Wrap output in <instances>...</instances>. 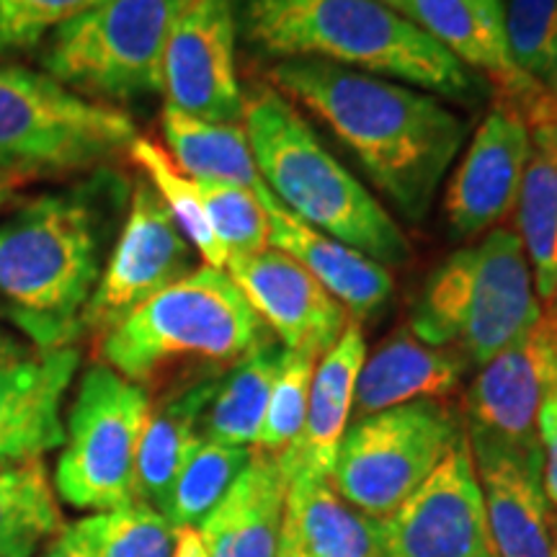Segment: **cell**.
Wrapping results in <instances>:
<instances>
[{"instance_id": "obj_1", "label": "cell", "mask_w": 557, "mask_h": 557, "mask_svg": "<svg viewBox=\"0 0 557 557\" xmlns=\"http://www.w3.org/2000/svg\"><path fill=\"white\" fill-rule=\"evenodd\" d=\"M269 75L284 99L329 127L403 218L426 220L468 122L434 94L331 62L278 60Z\"/></svg>"}, {"instance_id": "obj_2", "label": "cell", "mask_w": 557, "mask_h": 557, "mask_svg": "<svg viewBox=\"0 0 557 557\" xmlns=\"http://www.w3.org/2000/svg\"><path fill=\"white\" fill-rule=\"evenodd\" d=\"M238 29L267 58L320 60L478 103L491 86L380 0H243Z\"/></svg>"}, {"instance_id": "obj_3", "label": "cell", "mask_w": 557, "mask_h": 557, "mask_svg": "<svg viewBox=\"0 0 557 557\" xmlns=\"http://www.w3.org/2000/svg\"><path fill=\"white\" fill-rule=\"evenodd\" d=\"M90 189L47 194L0 222V312L39 351L70 346L101 276L103 214Z\"/></svg>"}, {"instance_id": "obj_4", "label": "cell", "mask_w": 557, "mask_h": 557, "mask_svg": "<svg viewBox=\"0 0 557 557\" xmlns=\"http://www.w3.org/2000/svg\"><path fill=\"white\" fill-rule=\"evenodd\" d=\"M243 129L263 186L299 222L387 269L408 263L410 243L393 214L276 88L261 86L246 99Z\"/></svg>"}, {"instance_id": "obj_5", "label": "cell", "mask_w": 557, "mask_h": 557, "mask_svg": "<svg viewBox=\"0 0 557 557\" xmlns=\"http://www.w3.org/2000/svg\"><path fill=\"white\" fill-rule=\"evenodd\" d=\"M267 338L225 269L199 267L99 336V357L124 380L150 385L178 364L230 367Z\"/></svg>"}, {"instance_id": "obj_6", "label": "cell", "mask_w": 557, "mask_h": 557, "mask_svg": "<svg viewBox=\"0 0 557 557\" xmlns=\"http://www.w3.org/2000/svg\"><path fill=\"white\" fill-rule=\"evenodd\" d=\"M540 312L524 243L517 230L498 225L431 271L408 329L431 346L455 348L468 364L485 367L524 336Z\"/></svg>"}, {"instance_id": "obj_7", "label": "cell", "mask_w": 557, "mask_h": 557, "mask_svg": "<svg viewBox=\"0 0 557 557\" xmlns=\"http://www.w3.org/2000/svg\"><path fill=\"white\" fill-rule=\"evenodd\" d=\"M127 111L90 101L50 75L0 65V169L39 176L75 173L129 152Z\"/></svg>"}, {"instance_id": "obj_8", "label": "cell", "mask_w": 557, "mask_h": 557, "mask_svg": "<svg viewBox=\"0 0 557 557\" xmlns=\"http://www.w3.org/2000/svg\"><path fill=\"white\" fill-rule=\"evenodd\" d=\"M186 3L103 0L52 34L41 67L65 88L109 107L163 94L165 41Z\"/></svg>"}, {"instance_id": "obj_9", "label": "cell", "mask_w": 557, "mask_h": 557, "mask_svg": "<svg viewBox=\"0 0 557 557\" xmlns=\"http://www.w3.org/2000/svg\"><path fill=\"white\" fill-rule=\"evenodd\" d=\"M150 395L107 364L83 374L70 408L54 491L78 511L107 513L137 500V451Z\"/></svg>"}, {"instance_id": "obj_10", "label": "cell", "mask_w": 557, "mask_h": 557, "mask_svg": "<svg viewBox=\"0 0 557 557\" xmlns=\"http://www.w3.org/2000/svg\"><path fill=\"white\" fill-rule=\"evenodd\" d=\"M462 431V418L438 400L361 416L348 423L331 485L367 517L387 519L431 475Z\"/></svg>"}, {"instance_id": "obj_11", "label": "cell", "mask_w": 557, "mask_h": 557, "mask_svg": "<svg viewBox=\"0 0 557 557\" xmlns=\"http://www.w3.org/2000/svg\"><path fill=\"white\" fill-rule=\"evenodd\" d=\"M557 389V299L542 305L537 323L493 357L465 398L472 449L542 451L537 418Z\"/></svg>"}, {"instance_id": "obj_12", "label": "cell", "mask_w": 557, "mask_h": 557, "mask_svg": "<svg viewBox=\"0 0 557 557\" xmlns=\"http://www.w3.org/2000/svg\"><path fill=\"white\" fill-rule=\"evenodd\" d=\"M382 524L387 557H496L468 431Z\"/></svg>"}, {"instance_id": "obj_13", "label": "cell", "mask_w": 557, "mask_h": 557, "mask_svg": "<svg viewBox=\"0 0 557 557\" xmlns=\"http://www.w3.org/2000/svg\"><path fill=\"white\" fill-rule=\"evenodd\" d=\"M191 256V243L173 222L163 199L148 181H139L116 246L83 310L81 329L101 336L145 299L189 274Z\"/></svg>"}, {"instance_id": "obj_14", "label": "cell", "mask_w": 557, "mask_h": 557, "mask_svg": "<svg viewBox=\"0 0 557 557\" xmlns=\"http://www.w3.org/2000/svg\"><path fill=\"white\" fill-rule=\"evenodd\" d=\"M233 0H189L163 52L165 107L218 124H243L246 94L235 62Z\"/></svg>"}, {"instance_id": "obj_15", "label": "cell", "mask_w": 557, "mask_h": 557, "mask_svg": "<svg viewBox=\"0 0 557 557\" xmlns=\"http://www.w3.org/2000/svg\"><path fill=\"white\" fill-rule=\"evenodd\" d=\"M532 135L524 114L504 99L493 101L444 191V218L459 240L498 227L519 201Z\"/></svg>"}, {"instance_id": "obj_16", "label": "cell", "mask_w": 557, "mask_h": 557, "mask_svg": "<svg viewBox=\"0 0 557 557\" xmlns=\"http://www.w3.org/2000/svg\"><path fill=\"white\" fill-rule=\"evenodd\" d=\"M225 271L261 323L292 351L323 357L351 323L344 305L284 250L267 248L253 256H230Z\"/></svg>"}, {"instance_id": "obj_17", "label": "cell", "mask_w": 557, "mask_h": 557, "mask_svg": "<svg viewBox=\"0 0 557 557\" xmlns=\"http://www.w3.org/2000/svg\"><path fill=\"white\" fill-rule=\"evenodd\" d=\"M408 18L496 88L498 99L513 103L527 122L557 109V99L521 75L508 54L504 0H410Z\"/></svg>"}, {"instance_id": "obj_18", "label": "cell", "mask_w": 557, "mask_h": 557, "mask_svg": "<svg viewBox=\"0 0 557 557\" xmlns=\"http://www.w3.org/2000/svg\"><path fill=\"white\" fill-rule=\"evenodd\" d=\"M472 459L493 555L557 557V511L542 485V451L472 449Z\"/></svg>"}, {"instance_id": "obj_19", "label": "cell", "mask_w": 557, "mask_h": 557, "mask_svg": "<svg viewBox=\"0 0 557 557\" xmlns=\"http://www.w3.org/2000/svg\"><path fill=\"white\" fill-rule=\"evenodd\" d=\"M78 364V348L62 346L0 367V465L62 447V400Z\"/></svg>"}, {"instance_id": "obj_20", "label": "cell", "mask_w": 557, "mask_h": 557, "mask_svg": "<svg viewBox=\"0 0 557 557\" xmlns=\"http://www.w3.org/2000/svg\"><path fill=\"white\" fill-rule=\"evenodd\" d=\"M367 359L364 331L357 320L346 325L341 338L323 354L310 387L308 416L299 436L282 451V468L287 480L325 478L336 465L338 447L351 423L354 389Z\"/></svg>"}, {"instance_id": "obj_21", "label": "cell", "mask_w": 557, "mask_h": 557, "mask_svg": "<svg viewBox=\"0 0 557 557\" xmlns=\"http://www.w3.org/2000/svg\"><path fill=\"white\" fill-rule=\"evenodd\" d=\"M259 197L269 218V246L302 263L329 295L344 305L348 318L359 323L385 308L393 295V274L387 267L299 222L267 186H261Z\"/></svg>"}, {"instance_id": "obj_22", "label": "cell", "mask_w": 557, "mask_h": 557, "mask_svg": "<svg viewBox=\"0 0 557 557\" xmlns=\"http://www.w3.org/2000/svg\"><path fill=\"white\" fill-rule=\"evenodd\" d=\"M289 480L278 455L253 449L225 498L197 527L209 557H276Z\"/></svg>"}, {"instance_id": "obj_23", "label": "cell", "mask_w": 557, "mask_h": 557, "mask_svg": "<svg viewBox=\"0 0 557 557\" xmlns=\"http://www.w3.org/2000/svg\"><path fill=\"white\" fill-rule=\"evenodd\" d=\"M468 367L455 348L431 346L410 329L395 331L361 364L354 413L361 418L406 403L444 398L455 393Z\"/></svg>"}, {"instance_id": "obj_24", "label": "cell", "mask_w": 557, "mask_h": 557, "mask_svg": "<svg viewBox=\"0 0 557 557\" xmlns=\"http://www.w3.org/2000/svg\"><path fill=\"white\" fill-rule=\"evenodd\" d=\"M222 372L186 382L150 406L137 451V500L165 517L176 478L201 438V416L212 400Z\"/></svg>"}, {"instance_id": "obj_25", "label": "cell", "mask_w": 557, "mask_h": 557, "mask_svg": "<svg viewBox=\"0 0 557 557\" xmlns=\"http://www.w3.org/2000/svg\"><path fill=\"white\" fill-rule=\"evenodd\" d=\"M284 524L310 557H387L385 524L354 508L325 478H295Z\"/></svg>"}, {"instance_id": "obj_26", "label": "cell", "mask_w": 557, "mask_h": 557, "mask_svg": "<svg viewBox=\"0 0 557 557\" xmlns=\"http://www.w3.org/2000/svg\"><path fill=\"white\" fill-rule=\"evenodd\" d=\"M532 148L519 191V238L524 243L540 302L557 299V109L529 122Z\"/></svg>"}, {"instance_id": "obj_27", "label": "cell", "mask_w": 557, "mask_h": 557, "mask_svg": "<svg viewBox=\"0 0 557 557\" xmlns=\"http://www.w3.org/2000/svg\"><path fill=\"white\" fill-rule=\"evenodd\" d=\"M169 156L181 173L201 184H230L261 189V176L243 124L205 122L165 107L160 116Z\"/></svg>"}, {"instance_id": "obj_28", "label": "cell", "mask_w": 557, "mask_h": 557, "mask_svg": "<svg viewBox=\"0 0 557 557\" xmlns=\"http://www.w3.org/2000/svg\"><path fill=\"white\" fill-rule=\"evenodd\" d=\"M282 354L284 346L267 336L246 357L230 364L227 372H222L218 389L201 416V436L253 449Z\"/></svg>"}, {"instance_id": "obj_29", "label": "cell", "mask_w": 557, "mask_h": 557, "mask_svg": "<svg viewBox=\"0 0 557 557\" xmlns=\"http://www.w3.org/2000/svg\"><path fill=\"white\" fill-rule=\"evenodd\" d=\"M62 527L45 462L0 465V557H34Z\"/></svg>"}, {"instance_id": "obj_30", "label": "cell", "mask_w": 557, "mask_h": 557, "mask_svg": "<svg viewBox=\"0 0 557 557\" xmlns=\"http://www.w3.org/2000/svg\"><path fill=\"white\" fill-rule=\"evenodd\" d=\"M127 156L132 158V163L145 173V181L158 191V197L163 199L173 222H176L181 233H184V238L191 243L194 253H199L207 267L225 269L227 253L225 248L220 246L212 225H209L197 181L186 176V173H181L178 165L173 163V158L169 156V150H165L163 145L152 143L148 137H137L135 143H132Z\"/></svg>"}, {"instance_id": "obj_31", "label": "cell", "mask_w": 557, "mask_h": 557, "mask_svg": "<svg viewBox=\"0 0 557 557\" xmlns=\"http://www.w3.org/2000/svg\"><path fill=\"white\" fill-rule=\"evenodd\" d=\"M250 455H253L250 447H233L201 436L173 485L169 511H165L173 529H197L246 470Z\"/></svg>"}, {"instance_id": "obj_32", "label": "cell", "mask_w": 557, "mask_h": 557, "mask_svg": "<svg viewBox=\"0 0 557 557\" xmlns=\"http://www.w3.org/2000/svg\"><path fill=\"white\" fill-rule=\"evenodd\" d=\"M504 32L519 73L557 99V0H504Z\"/></svg>"}, {"instance_id": "obj_33", "label": "cell", "mask_w": 557, "mask_h": 557, "mask_svg": "<svg viewBox=\"0 0 557 557\" xmlns=\"http://www.w3.org/2000/svg\"><path fill=\"white\" fill-rule=\"evenodd\" d=\"M318 361L320 357L310 351L284 348L274 385H271L267 416H263L253 449L269 451V455H282L299 436V431L305 426V416H308L310 387L312 377H315Z\"/></svg>"}, {"instance_id": "obj_34", "label": "cell", "mask_w": 557, "mask_h": 557, "mask_svg": "<svg viewBox=\"0 0 557 557\" xmlns=\"http://www.w3.org/2000/svg\"><path fill=\"white\" fill-rule=\"evenodd\" d=\"M86 524L96 557H173L176 529L143 500L94 513Z\"/></svg>"}, {"instance_id": "obj_35", "label": "cell", "mask_w": 557, "mask_h": 557, "mask_svg": "<svg viewBox=\"0 0 557 557\" xmlns=\"http://www.w3.org/2000/svg\"><path fill=\"white\" fill-rule=\"evenodd\" d=\"M201 201H205L209 225L218 235L220 246L230 256H253L269 246V218L259 189L250 191L230 184H201L197 181ZM263 186V184H261Z\"/></svg>"}, {"instance_id": "obj_36", "label": "cell", "mask_w": 557, "mask_h": 557, "mask_svg": "<svg viewBox=\"0 0 557 557\" xmlns=\"http://www.w3.org/2000/svg\"><path fill=\"white\" fill-rule=\"evenodd\" d=\"M103 0H0V54L29 52Z\"/></svg>"}, {"instance_id": "obj_37", "label": "cell", "mask_w": 557, "mask_h": 557, "mask_svg": "<svg viewBox=\"0 0 557 557\" xmlns=\"http://www.w3.org/2000/svg\"><path fill=\"white\" fill-rule=\"evenodd\" d=\"M537 431L542 447V485H545L549 504L557 511V389L540 410Z\"/></svg>"}, {"instance_id": "obj_38", "label": "cell", "mask_w": 557, "mask_h": 557, "mask_svg": "<svg viewBox=\"0 0 557 557\" xmlns=\"http://www.w3.org/2000/svg\"><path fill=\"white\" fill-rule=\"evenodd\" d=\"M41 557H96L86 519L62 527Z\"/></svg>"}, {"instance_id": "obj_39", "label": "cell", "mask_w": 557, "mask_h": 557, "mask_svg": "<svg viewBox=\"0 0 557 557\" xmlns=\"http://www.w3.org/2000/svg\"><path fill=\"white\" fill-rule=\"evenodd\" d=\"M173 557H209L205 542H201L199 529H194V527L176 529V545H173Z\"/></svg>"}, {"instance_id": "obj_40", "label": "cell", "mask_w": 557, "mask_h": 557, "mask_svg": "<svg viewBox=\"0 0 557 557\" xmlns=\"http://www.w3.org/2000/svg\"><path fill=\"white\" fill-rule=\"evenodd\" d=\"M29 178L32 176H26V173L0 169V209H3L5 205H11V201L18 197V191L24 189L26 181Z\"/></svg>"}, {"instance_id": "obj_41", "label": "cell", "mask_w": 557, "mask_h": 557, "mask_svg": "<svg viewBox=\"0 0 557 557\" xmlns=\"http://www.w3.org/2000/svg\"><path fill=\"white\" fill-rule=\"evenodd\" d=\"M276 557H310L308 553H305L302 547L297 545L295 534L289 532V527H287V524H282V537H278Z\"/></svg>"}, {"instance_id": "obj_42", "label": "cell", "mask_w": 557, "mask_h": 557, "mask_svg": "<svg viewBox=\"0 0 557 557\" xmlns=\"http://www.w3.org/2000/svg\"><path fill=\"white\" fill-rule=\"evenodd\" d=\"M18 359H24V351L16 346V341H11L3 331H0V367L11 364V361H18Z\"/></svg>"}, {"instance_id": "obj_43", "label": "cell", "mask_w": 557, "mask_h": 557, "mask_svg": "<svg viewBox=\"0 0 557 557\" xmlns=\"http://www.w3.org/2000/svg\"><path fill=\"white\" fill-rule=\"evenodd\" d=\"M380 3H385L387 9L403 13V16H408V9H410V0H380Z\"/></svg>"}]
</instances>
